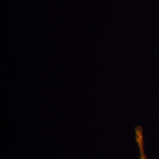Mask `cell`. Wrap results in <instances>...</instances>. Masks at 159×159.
I'll use <instances>...</instances> for the list:
<instances>
[{"label":"cell","mask_w":159,"mask_h":159,"mask_svg":"<svg viewBox=\"0 0 159 159\" xmlns=\"http://www.w3.org/2000/svg\"><path fill=\"white\" fill-rule=\"evenodd\" d=\"M135 134H136V141L139 150V158L148 159L144 151V138H143V131L141 126H137L135 129Z\"/></svg>","instance_id":"cell-1"}]
</instances>
